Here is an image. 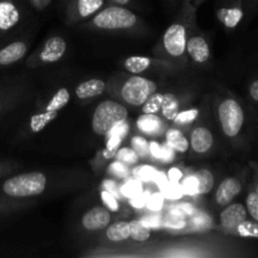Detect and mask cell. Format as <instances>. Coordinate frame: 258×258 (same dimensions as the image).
Listing matches in <instances>:
<instances>
[{
    "label": "cell",
    "instance_id": "1",
    "mask_svg": "<svg viewBox=\"0 0 258 258\" xmlns=\"http://www.w3.org/2000/svg\"><path fill=\"white\" fill-rule=\"evenodd\" d=\"M197 8L191 0H183L175 20L165 29L161 39L154 49L160 59L168 60L175 68H180L186 63V42L197 28Z\"/></svg>",
    "mask_w": 258,
    "mask_h": 258
},
{
    "label": "cell",
    "instance_id": "2",
    "mask_svg": "<svg viewBox=\"0 0 258 258\" xmlns=\"http://www.w3.org/2000/svg\"><path fill=\"white\" fill-rule=\"evenodd\" d=\"M216 115L224 138L238 149H248L251 115L246 105L233 93H224L216 102Z\"/></svg>",
    "mask_w": 258,
    "mask_h": 258
},
{
    "label": "cell",
    "instance_id": "3",
    "mask_svg": "<svg viewBox=\"0 0 258 258\" xmlns=\"http://www.w3.org/2000/svg\"><path fill=\"white\" fill-rule=\"evenodd\" d=\"M139 25L140 19L133 10L122 5L111 4L103 7L91 19L83 23L82 28L100 32L122 33L138 29Z\"/></svg>",
    "mask_w": 258,
    "mask_h": 258
},
{
    "label": "cell",
    "instance_id": "4",
    "mask_svg": "<svg viewBox=\"0 0 258 258\" xmlns=\"http://www.w3.org/2000/svg\"><path fill=\"white\" fill-rule=\"evenodd\" d=\"M110 88L123 103L133 107H141L144 102L158 91L159 86L150 78L130 73L120 75V78H113Z\"/></svg>",
    "mask_w": 258,
    "mask_h": 258
},
{
    "label": "cell",
    "instance_id": "5",
    "mask_svg": "<svg viewBox=\"0 0 258 258\" xmlns=\"http://www.w3.org/2000/svg\"><path fill=\"white\" fill-rule=\"evenodd\" d=\"M47 175L40 171L18 174L3 181L2 193L9 199L38 197L47 189Z\"/></svg>",
    "mask_w": 258,
    "mask_h": 258
},
{
    "label": "cell",
    "instance_id": "6",
    "mask_svg": "<svg viewBox=\"0 0 258 258\" xmlns=\"http://www.w3.org/2000/svg\"><path fill=\"white\" fill-rule=\"evenodd\" d=\"M128 111L123 103L115 100H106L98 103L92 113L91 126L92 131L97 136H107L111 128L120 123L121 121L127 120Z\"/></svg>",
    "mask_w": 258,
    "mask_h": 258
},
{
    "label": "cell",
    "instance_id": "7",
    "mask_svg": "<svg viewBox=\"0 0 258 258\" xmlns=\"http://www.w3.org/2000/svg\"><path fill=\"white\" fill-rule=\"evenodd\" d=\"M70 90L67 87L58 88L54 95L50 97V100L45 103L44 107L32 115L29 123H28V128L30 133L38 134L44 130L50 122H53L58 117L60 111L70 103Z\"/></svg>",
    "mask_w": 258,
    "mask_h": 258
},
{
    "label": "cell",
    "instance_id": "8",
    "mask_svg": "<svg viewBox=\"0 0 258 258\" xmlns=\"http://www.w3.org/2000/svg\"><path fill=\"white\" fill-rule=\"evenodd\" d=\"M27 19L23 0H0V43L17 34Z\"/></svg>",
    "mask_w": 258,
    "mask_h": 258
},
{
    "label": "cell",
    "instance_id": "9",
    "mask_svg": "<svg viewBox=\"0 0 258 258\" xmlns=\"http://www.w3.org/2000/svg\"><path fill=\"white\" fill-rule=\"evenodd\" d=\"M67 42L60 35H53L44 40L42 45L28 57L25 64L29 68L52 64L62 59L67 53Z\"/></svg>",
    "mask_w": 258,
    "mask_h": 258
},
{
    "label": "cell",
    "instance_id": "10",
    "mask_svg": "<svg viewBox=\"0 0 258 258\" xmlns=\"http://www.w3.org/2000/svg\"><path fill=\"white\" fill-rule=\"evenodd\" d=\"M248 175V171L243 170L237 175H229L224 178L217 186L214 193V202L217 206L223 208L227 204L232 203L242 193Z\"/></svg>",
    "mask_w": 258,
    "mask_h": 258
},
{
    "label": "cell",
    "instance_id": "11",
    "mask_svg": "<svg viewBox=\"0 0 258 258\" xmlns=\"http://www.w3.org/2000/svg\"><path fill=\"white\" fill-rule=\"evenodd\" d=\"M105 2L106 0H70L66 20L71 25L87 22L105 7Z\"/></svg>",
    "mask_w": 258,
    "mask_h": 258
},
{
    "label": "cell",
    "instance_id": "12",
    "mask_svg": "<svg viewBox=\"0 0 258 258\" xmlns=\"http://www.w3.org/2000/svg\"><path fill=\"white\" fill-rule=\"evenodd\" d=\"M216 14L226 29H236L244 18V0H218Z\"/></svg>",
    "mask_w": 258,
    "mask_h": 258
},
{
    "label": "cell",
    "instance_id": "13",
    "mask_svg": "<svg viewBox=\"0 0 258 258\" xmlns=\"http://www.w3.org/2000/svg\"><path fill=\"white\" fill-rule=\"evenodd\" d=\"M186 57L197 66H207L212 60V48L206 35L194 29L186 42Z\"/></svg>",
    "mask_w": 258,
    "mask_h": 258
},
{
    "label": "cell",
    "instance_id": "14",
    "mask_svg": "<svg viewBox=\"0 0 258 258\" xmlns=\"http://www.w3.org/2000/svg\"><path fill=\"white\" fill-rule=\"evenodd\" d=\"M248 212L246 206L241 202H232L223 207L218 217L219 229L226 234H229L238 224L248 219Z\"/></svg>",
    "mask_w": 258,
    "mask_h": 258
},
{
    "label": "cell",
    "instance_id": "15",
    "mask_svg": "<svg viewBox=\"0 0 258 258\" xmlns=\"http://www.w3.org/2000/svg\"><path fill=\"white\" fill-rule=\"evenodd\" d=\"M153 67L166 68V70L175 68L168 60L160 59V58L145 57V55H131L123 60V68L133 75H141Z\"/></svg>",
    "mask_w": 258,
    "mask_h": 258
},
{
    "label": "cell",
    "instance_id": "16",
    "mask_svg": "<svg viewBox=\"0 0 258 258\" xmlns=\"http://www.w3.org/2000/svg\"><path fill=\"white\" fill-rule=\"evenodd\" d=\"M29 42L25 39H14L0 47V68L15 64L27 55Z\"/></svg>",
    "mask_w": 258,
    "mask_h": 258
},
{
    "label": "cell",
    "instance_id": "17",
    "mask_svg": "<svg viewBox=\"0 0 258 258\" xmlns=\"http://www.w3.org/2000/svg\"><path fill=\"white\" fill-rule=\"evenodd\" d=\"M111 223V212L105 206H96L86 212L81 219V224L88 232L105 231Z\"/></svg>",
    "mask_w": 258,
    "mask_h": 258
},
{
    "label": "cell",
    "instance_id": "18",
    "mask_svg": "<svg viewBox=\"0 0 258 258\" xmlns=\"http://www.w3.org/2000/svg\"><path fill=\"white\" fill-rule=\"evenodd\" d=\"M214 135L207 126H196L189 136V149L197 155H206L213 149Z\"/></svg>",
    "mask_w": 258,
    "mask_h": 258
},
{
    "label": "cell",
    "instance_id": "19",
    "mask_svg": "<svg viewBox=\"0 0 258 258\" xmlns=\"http://www.w3.org/2000/svg\"><path fill=\"white\" fill-rule=\"evenodd\" d=\"M136 128L149 138H159L166 130V122L156 113H143L136 121Z\"/></svg>",
    "mask_w": 258,
    "mask_h": 258
},
{
    "label": "cell",
    "instance_id": "20",
    "mask_svg": "<svg viewBox=\"0 0 258 258\" xmlns=\"http://www.w3.org/2000/svg\"><path fill=\"white\" fill-rule=\"evenodd\" d=\"M107 91V83L100 78H90L76 86V97L78 100H90L101 96Z\"/></svg>",
    "mask_w": 258,
    "mask_h": 258
},
{
    "label": "cell",
    "instance_id": "21",
    "mask_svg": "<svg viewBox=\"0 0 258 258\" xmlns=\"http://www.w3.org/2000/svg\"><path fill=\"white\" fill-rule=\"evenodd\" d=\"M23 95V86H2L0 88V116L17 105Z\"/></svg>",
    "mask_w": 258,
    "mask_h": 258
},
{
    "label": "cell",
    "instance_id": "22",
    "mask_svg": "<svg viewBox=\"0 0 258 258\" xmlns=\"http://www.w3.org/2000/svg\"><path fill=\"white\" fill-rule=\"evenodd\" d=\"M165 138V144L170 146L175 153L184 154L189 150V139L186 138L185 134L179 127H169L164 133Z\"/></svg>",
    "mask_w": 258,
    "mask_h": 258
},
{
    "label": "cell",
    "instance_id": "23",
    "mask_svg": "<svg viewBox=\"0 0 258 258\" xmlns=\"http://www.w3.org/2000/svg\"><path fill=\"white\" fill-rule=\"evenodd\" d=\"M105 237L107 241L118 243L130 239V227L128 222L118 221L112 224H108L105 229Z\"/></svg>",
    "mask_w": 258,
    "mask_h": 258
},
{
    "label": "cell",
    "instance_id": "24",
    "mask_svg": "<svg viewBox=\"0 0 258 258\" xmlns=\"http://www.w3.org/2000/svg\"><path fill=\"white\" fill-rule=\"evenodd\" d=\"M181 108V101L180 97H178L174 93H165V97H164L163 105H161L160 112L159 115L163 117V120L165 122H171L174 120L178 112Z\"/></svg>",
    "mask_w": 258,
    "mask_h": 258
},
{
    "label": "cell",
    "instance_id": "25",
    "mask_svg": "<svg viewBox=\"0 0 258 258\" xmlns=\"http://www.w3.org/2000/svg\"><path fill=\"white\" fill-rule=\"evenodd\" d=\"M194 175L198 180V196H207L211 193L216 185V176L209 169L203 168L194 171Z\"/></svg>",
    "mask_w": 258,
    "mask_h": 258
},
{
    "label": "cell",
    "instance_id": "26",
    "mask_svg": "<svg viewBox=\"0 0 258 258\" xmlns=\"http://www.w3.org/2000/svg\"><path fill=\"white\" fill-rule=\"evenodd\" d=\"M229 236L239 237V238H254L258 239V222L253 219H246L236 227L229 233Z\"/></svg>",
    "mask_w": 258,
    "mask_h": 258
},
{
    "label": "cell",
    "instance_id": "27",
    "mask_svg": "<svg viewBox=\"0 0 258 258\" xmlns=\"http://www.w3.org/2000/svg\"><path fill=\"white\" fill-rule=\"evenodd\" d=\"M130 227V238L136 242H146L151 237V229L144 224L140 219H133L128 222Z\"/></svg>",
    "mask_w": 258,
    "mask_h": 258
},
{
    "label": "cell",
    "instance_id": "28",
    "mask_svg": "<svg viewBox=\"0 0 258 258\" xmlns=\"http://www.w3.org/2000/svg\"><path fill=\"white\" fill-rule=\"evenodd\" d=\"M199 115H201L199 108H186V110H180L171 122H173V125L175 126V127H188V126H190L191 123L196 122V121L198 120Z\"/></svg>",
    "mask_w": 258,
    "mask_h": 258
},
{
    "label": "cell",
    "instance_id": "29",
    "mask_svg": "<svg viewBox=\"0 0 258 258\" xmlns=\"http://www.w3.org/2000/svg\"><path fill=\"white\" fill-rule=\"evenodd\" d=\"M107 174H108V178L113 179V180L123 181L126 180V179L130 178L131 170H130V166L115 159L112 163L108 164Z\"/></svg>",
    "mask_w": 258,
    "mask_h": 258
},
{
    "label": "cell",
    "instance_id": "30",
    "mask_svg": "<svg viewBox=\"0 0 258 258\" xmlns=\"http://www.w3.org/2000/svg\"><path fill=\"white\" fill-rule=\"evenodd\" d=\"M144 191L143 183L138 180L136 178H128L123 180V183L120 185V194L123 198L131 199L134 197L139 196Z\"/></svg>",
    "mask_w": 258,
    "mask_h": 258
},
{
    "label": "cell",
    "instance_id": "31",
    "mask_svg": "<svg viewBox=\"0 0 258 258\" xmlns=\"http://www.w3.org/2000/svg\"><path fill=\"white\" fill-rule=\"evenodd\" d=\"M156 173H158V169L153 165H148V164H145V165H135V168L131 170L133 178H136L143 184L153 183Z\"/></svg>",
    "mask_w": 258,
    "mask_h": 258
},
{
    "label": "cell",
    "instance_id": "32",
    "mask_svg": "<svg viewBox=\"0 0 258 258\" xmlns=\"http://www.w3.org/2000/svg\"><path fill=\"white\" fill-rule=\"evenodd\" d=\"M164 97H165V93L164 92H158V91H156L155 93H153V95L144 102V105L141 106L143 113H156V115H159L161 105H163Z\"/></svg>",
    "mask_w": 258,
    "mask_h": 258
},
{
    "label": "cell",
    "instance_id": "33",
    "mask_svg": "<svg viewBox=\"0 0 258 258\" xmlns=\"http://www.w3.org/2000/svg\"><path fill=\"white\" fill-rule=\"evenodd\" d=\"M130 146L135 150L140 159L150 158V151H149V141L146 140L144 135H135L131 138Z\"/></svg>",
    "mask_w": 258,
    "mask_h": 258
},
{
    "label": "cell",
    "instance_id": "34",
    "mask_svg": "<svg viewBox=\"0 0 258 258\" xmlns=\"http://www.w3.org/2000/svg\"><path fill=\"white\" fill-rule=\"evenodd\" d=\"M160 191L163 193L165 201H180L184 197V190L181 188L180 183H174V181H168L165 186L160 189Z\"/></svg>",
    "mask_w": 258,
    "mask_h": 258
},
{
    "label": "cell",
    "instance_id": "35",
    "mask_svg": "<svg viewBox=\"0 0 258 258\" xmlns=\"http://www.w3.org/2000/svg\"><path fill=\"white\" fill-rule=\"evenodd\" d=\"M115 159L128 166H135L139 163V159L140 158H139V155L131 146L130 148H121L120 146L117 153H116Z\"/></svg>",
    "mask_w": 258,
    "mask_h": 258
},
{
    "label": "cell",
    "instance_id": "36",
    "mask_svg": "<svg viewBox=\"0 0 258 258\" xmlns=\"http://www.w3.org/2000/svg\"><path fill=\"white\" fill-rule=\"evenodd\" d=\"M181 188L184 190V196L189 197H197L198 196V180H197V176L194 175V173L188 174V175H184V178L180 181Z\"/></svg>",
    "mask_w": 258,
    "mask_h": 258
},
{
    "label": "cell",
    "instance_id": "37",
    "mask_svg": "<svg viewBox=\"0 0 258 258\" xmlns=\"http://www.w3.org/2000/svg\"><path fill=\"white\" fill-rule=\"evenodd\" d=\"M246 206L247 212H248V217L253 221L258 222V194L254 190L249 188L248 193L246 196Z\"/></svg>",
    "mask_w": 258,
    "mask_h": 258
},
{
    "label": "cell",
    "instance_id": "38",
    "mask_svg": "<svg viewBox=\"0 0 258 258\" xmlns=\"http://www.w3.org/2000/svg\"><path fill=\"white\" fill-rule=\"evenodd\" d=\"M101 201H102L103 206L108 209L110 212H118L120 211V202H118L117 197L113 196L110 191L105 190V189H101L100 191Z\"/></svg>",
    "mask_w": 258,
    "mask_h": 258
},
{
    "label": "cell",
    "instance_id": "39",
    "mask_svg": "<svg viewBox=\"0 0 258 258\" xmlns=\"http://www.w3.org/2000/svg\"><path fill=\"white\" fill-rule=\"evenodd\" d=\"M164 203H165V198H164L163 193H161V191H158V193L149 194L146 207H148V209H150L151 212H159L163 209Z\"/></svg>",
    "mask_w": 258,
    "mask_h": 258
},
{
    "label": "cell",
    "instance_id": "40",
    "mask_svg": "<svg viewBox=\"0 0 258 258\" xmlns=\"http://www.w3.org/2000/svg\"><path fill=\"white\" fill-rule=\"evenodd\" d=\"M128 131H130V123L127 122V120H125L121 121V122L117 123L116 126H113V127L111 128L110 133L107 134V136H117V138L122 139L123 140V139L128 135Z\"/></svg>",
    "mask_w": 258,
    "mask_h": 258
},
{
    "label": "cell",
    "instance_id": "41",
    "mask_svg": "<svg viewBox=\"0 0 258 258\" xmlns=\"http://www.w3.org/2000/svg\"><path fill=\"white\" fill-rule=\"evenodd\" d=\"M144 224L149 227L150 229H158L163 227V219L156 214H151V216H145L140 219Z\"/></svg>",
    "mask_w": 258,
    "mask_h": 258
},
{
    "label": "cell",
    "instance_id": "42",
    "mask_svg": "<svg viewBox=\"0 0 258 258\" xmlns=\"http://www.w3.org/2000/svg\"><path fill=\"white\" fill-rule=\"evenodd\" d=\"M175 151L170 148L166 144H163V148H161V154H160V159L159 161L163 164H169L171 161L175 160Z\"/></svg>",
    "mask_w": 258,
    "mask_h": 258
},
{
    "label": "cell",
    "instance_id": "43",
    "mask_svg": "<svg viewBox=\"0 0 258 258\" xmlns=\"http://www.w3.org/2000/svg\"><path fill=\"white\" fill-rule=\"evenodd\" d=\"M101 189H105V190L110 191L112 193L113 196H116L117 198H121V194H120V185L117 184V181L113 180V179L108 178L105 179L102 181V185H101Z\"/></svg>",
    "mask_w": 258,
    "mask_h": 258
},
{
    "label": "cell",
    "instance_id": "44",
    "mask_svg": "<svg viewBox=\"0 0 258 258\" xmlns=\"http://www.w3.org/2000/svg\"><path fill=\"white\" fill-rule=\"evenodd\" d=\"M258 13V0H244V17L252 19Z\"/></svg>",
    "mask_w": 258,
    "mask_h": 258
},
{
    "label": "cell",
    "instance_id": "45",
    "mask_svg": "<svg viewBox=\"0 0 258 258\" xmlns=\"http://www.w3.org/2000/svg\"><path fill=\"white\" fill-rule=\"evenodd\" d=\"M148 198H149V194H146L145 191H143L141 194H139V196L134 197V198L130 199L131 207H134V208L136 209L145 208L146 203H148Z\"/></svg>",
    "mask_w": 258,
    "mask_h": 258
},
{
    "label": "cell",
    "instance_id": "46",
    "mask_svg": "<svg viewBox=\"0 0 258 258\" xmlns=\"http://www.w3.org/2000/svg\"><path fill=\"white\" fill-rule=\"evenodd\" d=\"M161 148H163V144H160L156 140L149 141V151H150V158L155 159L159 161L161 154Z\"/></svg>",
    "mask_w": 258,
    "mask_h": 258
},
{
    "label": "cell",
    "instance_id": "47",
    "mask_svg": "<svg viewBox=\"0 0 258 258\" xmlns=\"http://www.w3.org/2000/svg\"><path fill=\"white\" fill-rule=\"evenodd\" d=\"M194 228H211V219L207 214H201L193 218Z\"/></svg>",
    "mask_w": 258,
    "mask_h": 258
},
{
    "label": "cell",
    "instance_id": "48",
    "mask_svg": "<svg viewBox=\"0 0 258 258\" xmlns=\"http://www.w3.org/2000/svg\"><path fill=\"white\" fill-rule=\"evenodd\" d=\"M169 181H174V183H180L181 179L184 178V173L179 168L174 166V168L169 169V171L166 173Z\"/></svg>",
    "mask_w": 258,
    "mask_h": 258
},
{
    "label": "cell",
    "instance_id": "49",
    "mask_svg": "<svg viewBox=\"0 0 258 258\" xmlns=\"http://www.w3.org/2000/svg\"><path fill=\"white\" fill-rule=\"evenodd\" d=\"M247 92H248L249 98L253 102L258 103V78H254V80L249 82L248 87H247Z\"/></svg>",
    "mask_w": 258,
    "mask_h": 258
},
{
    "label": "cell",
    "instance_id": "50",
    "mask_svg": "<svg viewBox=\"0 0 258 258\" xmlns=\"http://www.w3.org/2000/svg\"><path fill=\"white\" fill-rule=\"evenodd\" d=\"M176 208L184 214V216H193L196 213V207L194 204L189 203V202H185V203H180L176 206Z\"/></svg>",
    "mask_w": 258,
    "mask_h": 258
},
{
    "label": "cell",
    "instance_id": "51",
    "mask_svg": "<svg viewBox=\"0 0 258 258\" xmlns=\"http://www.w3.org/2000/svg\"><path fill=\"white\" fill-rule=\"evenodd\" d=\"M168 181H169V179H168V176H166V174L163 173V171L158 170V173H156L155 179H154L153 183H155L156 185L161 189L163 186H165L166 184H168Z\"/></svg>",
    "mask_w": 258,
    "mask_h": 258
},
{
    "label": "cell",
    "instance_id": "52",
    "mask_svg": "<svg viewBox=\"0 0 258 258\" xmlns=\"http://www.w3.org/2000/svg\"><path fill=\"white\" fill-rule=\"evenodd\" d=\"M50 2L52 0H28V3L37 10H44L50 4Z\"/></svg>",
    "mask_w": 258,
    "mask_h": 258
},
{
    "label": "cell",
    "instance_id": "53",
    "mask_svg": "<svg viewBox=\"0 0 258 258\" xmlns=\"http://www.w3.org/2000/svg\"><path fill=\"white\" fill-rule=\"evenodd\" d=\"M249 188H251L252 190L256 191V193L258 194V175L257 174L253 173V179H252V183H251V185H249Z\"/></svg>",
    "mask_w": 258,
    "mask_h": 258
},
{
    "label": "cell",
    "instance_id": "54",
    "mask_svg": "<svg viewBox=\"0 0 258 258\" xmlns=\"http://www.w3.org/2000/svg\"><path fill=\"white\" fill-rule=\"evenodd\" d=\"M111 4H116V5H122V7H127L133 3V0H110Z\"/></svg>",
    "mask_w": 258,
    "mask_h": 258
},
{
    "label": "cell",
    "instance_id": "55",
    "mask_svg": "<svg viewBox=\"0 0 258 258\" xmlns=\"http://www.w3.org/2000/svg\"><path fill=\"white\" fill-rule=\"evenodd\" d=\"M9 170H12V168H10L9 164L7 163H0V176L4 175L5 173H8Z\"/></svg>",
    "mask_w": 258,
    "mask_h": 258
},
{
    "label": "cell",
    "instance_id": "56",
    "mask_svg": "<svg viewBox=\"0 0 258 258\" xmlns=\"http://www.w3.org/2000/svg\"><path fill=\"white\" fill-rule=\"evenodd\" d=\"M249 166H251V170H253V173L258 175V161H251Z\"/></svg>",
    "mask_w": 258,
    "mask_h": 258
},
{
    "label": "cell",
    "instance_id": "57",
    "mask_svg": "<svg viewBox=\"0 0 258 258\" xmlns=\"http://www.w3.org/2000/svg\"><path fill=\"white\" fill-rule=\"evenodd\" d=\"M204 2H206V0H191V3H193V5L197 8V9H198V8L201 7Z\"/></svg>",
    "mask_w": 258,
    "mask_h": 258
},
{
    "label": "cell",
    "instance_id": "58",
    "mask_svg": "<svg viewBox=\"0 0 258 258\" xmlns=\"http://www.w3.org/2000/svg\"><path fill=\"white\" fill-rule=\"evenodd\" d=\"M5 208H7V203L0 198V213H3L5 211Z\"/></svg>",
    "mask_w": 258,
    "mask_h": 258
},
{
    "label": "cell",
    "instance_id": "59",
    "mask_svg": "<svg viewBox=\"0 0 258 258\" xmlns=\"http://www.w3.org/2000/svg\"><path fill=\"white\" fill-rule=\"evenodd\" d=\"M3 85H4V82H3V80H0V88H2Z\"/></svg>",
    "mask_w": 258,
    "mask_h": 258
}]
</instances>
